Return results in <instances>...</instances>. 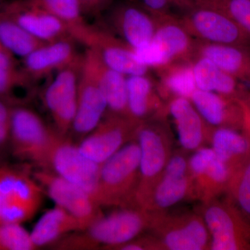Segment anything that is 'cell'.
<instances>
[{
    "mask_svg": "<svg viewBox=\"0 0 250 250\" xmlns=\"http://www.w3.org/2000/svg\"><path fill=\"white\" fill-rule=\"evenodd\" d=\"M118 208L103 214L88 228L70 233L51 247L61 250H113L149 229L151 212L134 207Z\"/></svg>",
    "mask_w": 250,
    "mask_h": 250,
    "instance_id": "obj_1",
    "label": "cell"
},
{
    "mask_svg": "<svg viewBox=\"0 0 250 250\" xmlns=\"http://www.w3.org/2000/svg\"><path fill=\"white\" fill-rule=\"evenodd\" d=\"M166 118L159 117L143 122L136 135L141 154L135 206L145 210L172 154Z\"/></svg>",
    "mask_w": 250,
    "mask_h": 250,
    "instance_id": "obj_2",
    "label": "cell"
},
{
    "mask_svg": "<svg viewBox=\"0 0 250 250\" xmlns=\"http://www.w3.org/2000/svg\"><path fill=\"white\" fill-rule=\"evenodd\" d=\"M140 154L139 143L134 140L102 164L97 197L102 207H136Z\"/></svg>",
    "mask_w": 250,
    "mask_h": 250,
    "instance_id": "obj_3",
    "label": "cell"
},
{
    "mask_svg": "<svg viewBox=\"0 0 250 250\" xmlns=\"http://www.w3.org/2000/svg\"><path fill=\"white\" fill-rule=\"evenodd\" d=\"M44 193L33 174L14 166H0V224L29 221L40 209Z\"/></svg>",
    "mask_w": 250,
    "mask_h": 250,
    "instance_id": "obj_4",
    "label": "cell"
},
{
    "mask_svg": "<svg viewBox=\"0 0 250 250\" xmlns=\"http://www.w3.org/2000/svg\"><path fill=\"white\" fill-rule=\"evenodd\" d=\"M57 134L30 108L18 105L13 107L9 146L15 157L39 169H47Z\"/></svg>",
    "mask_w": 250,
    "mask_h": 250,
    "instance_id": "obj_5",
    "label": "cell"
},
{
    "mask_svg": "<svg viewBox=\"0 0 250 250\" xmlns=\"http://www.w3.org/2000/svg\"><path fill=\"white\" fill-rule=\"evenodd\" d=\"M159 250H210V238L201 214L152 213L149 229Z\"/></svg>",
    "mask_w": 250,
    "mask_h": 250,
    "instance_id": "obj_6",
    "label": "cell"
},
{
    "mask_svg": "<svg viewBox=\"0 0 250 250\" xmlns=\"http://www.w3.org/2000/svg\"><path fill=\"white\" fill-rule=\"evenodd\" d=\"M154 18L156 29L152 40L134 50L137 60L154 69L176 61H192L195 40L184 29L179 17L172 14Z\"/></svg>",
    "mask_w": 250,
    "mask_h": 250,
    "instance_id": "obj_7",
    "label": "cell"
},
{
    "mask_svg": "<svg viewBox=\"0 0 250 250\" xmlns=\"http://www.w3.org/2000/svg\"><path fill=\"white\" fill-rule=\"evenodd\" d=\"M202 215L211 250H250V223L229 199L203 204Z\"/></svg>",
    "mask_w": 250,
    "mask_h": 250,
    "instance_id": "obj_8",
    "label": "cell"
},
{
    "mask_svg": "<svg viewBox=\"0 0 250 250\" xmlns=\"http://www.w3.org/2000/svg\"><path fill=\"white\" fill-rule=\"evenodd\" d=\"M179 19L195 40L250 49V36L231 18L217 10L195 6L184 12Z\"/></svg>",
    "mask_w": 250,
    "mask_h": 250,
    "instance_id": "obj_9",
    "label": "cell"
},
{
    "mask_svg": "<svg viewBox=\"0 0 250 250\" xmlns=\"http://www.w3.org/2000/svg\"><path fill=\"white\" fill-rule=\"evenodd\" d=\"M141 123L129 117L106 112L98 126L77 146L85 157L102 165L125 145L136 140Z\"/></svg>",
    "mask_w": 250,
    "mask_h": 250,
    "instance_id": "obj_10",
    "label": "cell"
},
{
    "mask_svg": "<svg viewBox=\"0 0 250 250\" xmlns=\"http://www.w3.org/2000/svg\"><path fill=\"white\" fill-rule=\"evenodd\" d=\"M67 136L57 134L49 154L47 170L82 188L97 201L101 165L85 157L77 143Z\"/></svg>",
    "mask_w": 250,
    "mask_h": 250,
    "instance_id": "obj_11",
    "label": "cell"
},
{
    "mask_svg": "<svg viewBox=\"0 0 250 250\" xmlns=\"http://www.w3.org/2000/svg\"><path fill=\"white\" fill-rule=\"evenodd\" d=\"M33 176L56 205L80 220L83 230L104 214L101 206L88 192L52 170L39 169Z\"/></svg>",
    "mask_w": 250,
    "mask_h": 250,
    "instance_id": "obj_12",
    "label": "cell"
},
{
    "mask_svg": "<svg viewBox=\"0 0 250 250\" xmlns=\"http://www.w3.org/2000/svg\"><path fill=\"white\" fill-rule=\"evenodd\" d=\"M184 152H172L146 207L147 211H166L184 200H196L189 157Z\"/></svg>",
    "mask_w": 250,
    "mask_h": 250,
    "instance_id": "obj_13",
    "label": "cell"
},
{
    "mask_svg": "<svg viewBox=\"0 0 250 250\" xmlns=\"http://www.w3.org/2000/svg\"><path fill=\"white\" fill-rule=\"evenodd\" d=\"M82 64L59 70L44 95V102L53 120L55 130L62 136H67L71 131L76 114Z\"/></svg>",
    "mask_w": 250,
    "mask_h": 250,
    "instance_id": "obj_14",
    "label": "cell"
},
{
    "mask_svg": "<svg viewBox=\"0 0 250 250\" xmlns=\"http://www.w3.org/2000/svg\"><path fill=\"white\" fill-rule=\"evenodd\" d=\"M73 39L95 49L108 67L125 76L147 75L149 67L137 60L134 49L105 31L86 24L74 34Z\"/></svg>",
    "mask_w": 250,
    "mask_h": 250,
    "instance_id": "obj_15",
    "label": "cell"
},
{
    "mask_svg": "<svg viewBox=\"0 0 250 250\" xmlns=\"http://www.w3.org/2000/svg\"><path fill=\"white\" fill-rule=\"evenodd\" d=\"M195 198L205 204L218 199L228 190L230 172L212 148L202 147L188 159Z\"/></svg>",
    "mask_w": 250,
    "mask_h": 250,
    "instance_id": "obj_16",
    "label": "cell"
},
{
    "mask_svg": "<svg viewBox=\"0 0 250 250\" xmlns=\"http://www.w3.org/2000/svg\"><path fill=\"white\" fill-rule=\"evenodd\" d=\"M107 110L103 90L93 77L81 67L76 114L70 131L80 141L98 126Z\"/></svg>",
    "mask_w": 250,
    "mask_h": 250,
    "instance_id": "obj_17",
    "label": "cell"
},
{
    "mask_svg": "<svg viewBox=\"0 0 250 250\" xmlns=\"http://www.w3.org/2000/svg\"><path fill=\"white\" fill-rule=\"evenodd\" d=\"M110 20L121 40L134 50L147 45L155 34V18L139 4L119 3L112 10Z\"/></svg>",
    "mask_w": 250,
    "mask_h": 250,
    "instance_id": "obj_18",
    "label": "cell"
},
{
    "mask_svg": "<svg viewBox=\"0 0 250 250\" xmlns=\"http://www.w3.org/2000/svg\"><path fill=\"white\" fill-rule=\"evenodd\" d=\"M82 67L96 81L103 90L109 113L128 116L126 76L108 67L95 49L85 50Z\"/></svg>",
    "mask_w": 250,
    "mask_h": 250,
    "instance_id": "obj_19",
    "label": "cell"
},
{
    "mask_svg": "<svg viewBox=\"0 0 250 250\" xmlns=\"http://www.w3.org/2000/svg\"><path fill=\"white\" fill-rule=\"evenodd\" d=\"M4 11L31 35L47 43L72 38L66 23L27 1L10 5Z\"/></svg>",
    "mask_w": 250,
    "mask_h": 250,
    "instance_id": "obj_20",
    "label": "cell"
},
{
    "mask_svg": "<svg viewBox=\"0 0 250 250\" xmlns=\"http://www.w3.org/2000/svg\"><path fill=\"white\" fill-rule=\"evenodd\" d=\"M167 106L184 151L195 152L210 143L213 126L206 123L189 99L172 98L167 102Z\"/></svg>",
    "mask_w": 250,
    "mask_h": 250,
    "instance_id": "obj_21",
    "label": "cell"
},
{
    "mask_svg": "<svg viewBox=\"0 0 250 250\" xmlns=\"http://www.w3.org/2000/svg\"><path fill=\"white\" fill-rule=\"evenodd\" d=\"M72 38L46 44L23 59L22 70L29 80L45 77L55 70L82 63Z\"/></svg>",
    "mask_w": 250,
    "mask_h": 250,
    "instance_id": "obj_22",
    "label": "cell"
},
{
    "mask_svg": "<svg viewBox=\"0 0 250 250\" xmlns=\"http://www.w3.org/2000/svg\"><path fill=\"white\" fill-rule=\"evenodd\" d=\"M190 100L210 126L242 130L243 113L240 99L197 89Z\"/></svg>",
    "mask_w": 250,
    "mask_h": 250,
    "instance_id": "obj_23",
    "label": "cell"
},
{
    "mask_svg": "<svg viewBox=\"0 0 250 250\" xmlns=\"http://www.w3.org/2000/svg\"><path fill=\"white\" fill-rule=\"evenodd\" d=\"M128 116L143 123L159 117H166L167 103L156 89V84L147 75L126 77Z\"/></svg>",
    "mask_w": 250,
    "mask_h": 250,
    "instance_id": "obj_24",
    "label": "cell"
},
{
    "mask_svg": "<svg viewBox=\"0 0 250 250\" xmlns=\"http://www.w3.org/2000/svg\"><path fill=\"white\" fill-rule=\"evenodd\" d=\"M195 57H206L236 80L250 83V49L195 40Z\"/></svg>",
    "mask_w": 250,
    "mask_h": 250,
    "instance_id": "obj_25",
    "label": "cell"
},
{
    "mask_svg": "<svg viewBox=\"0 0 250 250\" xmlns=\"http://www.w3.org/2000/svg\"><path fill=\"white\" fill-rule=\"evenodd\" d=\"M154 70L159 77L156 89L166 103L174 98L190 100L197 89L192 61H176Z\"/></svg>",
    "mask_w": 250,
    "mask_h": 250,
    "instance_id": "obj_26",
    "label": "cell"
},
{
    "mask_svg": "<svg viewBox=\"0 0 250 250\" xmlns=\"http://www.w3.org/2000/svg\"><path fill=\"white\" fill-rule=\"evenodd\" d=\"M83 230L78 219L55 205L41 217L31 230L30 236L37 250L51 247L67 235Z\"/></svg>",
    "mask_w": 250,
    "mask_h": 250,
    "instance_id": "obj_27",
    "label": "cell"
},
{
    "mask_svg": "<svg viewBox=\"0 0 250 250\" xmlns=\"http://www.w3.org/2000/svg\"><path fill=\"white\" fill-rule=\"evenodd\" d=\"M210 143L215 155L228 167L230 174L250 160V139L244 133L213 126Z\"/></svg>",
    "mask_w": 250,
    "mask_h": 250,
    "instance_id": "obj_28",
    "label": "cell"
},
{
    "mask_svg": "<svg viewBox=\"0 0 250 250\" xmlns=\"http://www.w3.org/2000/svg\"><path fill=\"white\" fill-rule=\"evenodd\" d=\"M192 62L197 89L213 92L229 98H244L238 80L209 59L195 57Z\"/></svg>",
    "mask_w": 250,
    "mask_h": 250,
    "instance_id": "obj_29",
    "label": "cell"
},
{
    "mask_svg": "<svg viewBox=\"0 0 250 250\" xmlns=\"http://www.w3.org/2000/svg\"><path fill=\"white\" fill-rule=\"evenodd\" d=\"M0 43L11 55L22 59L47 44L31 35L4 11L0 13Z\"/></svg>",
    "mask_w": 250,
    "mask_h": 250,
    "instance_id": "obj_30",
    "label": "cell"
},
{
    "mask_svg": "<svg viewBox=\"0 0 250 250\" xmlns=\"http://www.w3.org/2000/svg\"><path fill=\"white\" fill-rule=\"evenodd\" d=\"M29 79L23 70L16 67L14 56L0 49V99L14 105L15 89L27 85Z\"/></svg>",
    "mask_w": 250,
    "mask_h": 250,
    "instance_id": "obj_31",
    "label": "cell"
},
{
    "mask_svg": "<svg viewBox=\"0 0 250 250\" xmlns=\"http://www.w3.org/2000/svg\"><path fill=\"white\" fill-rule=\"evenodd\" d=\"M27 1L66 23L70 27V35L78 28L85 24L78 0H27Z\"/></svg>",
    "mask_w": 250,
    "mask_h": 250,
    "instance_id": "obj_32",
    "label": "cell"
},
{
    "mask_svg": "<svg viewBox=\"0 0 250 250\" xmlns=\"http://www.w3.org/2000/svg\"><path fill=\"white\" fill-rule=\"evenodd\" d=\"M195 6L217 10L231 18L250 36V0H193Z\"/></svg>",
    "mask_w": 250,
    "mask_h": 250,
    "instance_id": "obj_33",
    "label": "cell"
},
{
    "mask_svg": "<svg viewBox=\"0 0 250 250\" xmlns=\"http://www.w3.org/2000/svg\"><path fill=\"white\" fill-rule=\"evenodd\" d=\"M229 199L246 216H250V160L230 174Z\"/></svg>",
    "mask_w": 250,
    "mask_h": 250,
    "instance_id": "obj_34",
    "label": "cell"
},
{
    "mask_svg": "<svg viewBox=\"0 0 250 250\" xmlns=\"http://www.w3.org/2000/svg\"><path fill=\"white\" fill-rule=\"evenodd\" d=\"M30 232L21 224H0V250H34Z\"/></svg>",
    "mask_w": 250,
    "mask_h": 250,
    "instance_id": "obj_35",
    "label": "cell"
},
{
    "mask_svg": "<svg viewBox=\"0 0 250 250\" xmlns=\"http://www.w3.org/2000/svg\"><path fill=\"white\" fill-rule=\"evenodd\" d=\"M83 14H96L111 4L112 0H78Z\"/></svg>",
    "mask_w": 250,
    "mask_h": 250,
    "instance_id": "obj_36",
    "label": "cell"
},
{
    "mask_svg": "<svg viewBox=\"0 0 250 250\" xmlns=\"http://www.w3.org/2000/svg\"><path fill=\"white\" fill-rule=\"evenodd\" d=\"M169 1H170L172 6L182 10L184 12L188 11L195 6L193 0H169Z\"/></svg>",
    "mask_w": 250,
    "mask_h": 250,
    "instance_id": "obj_37",
    "label": "cell"
},
{
    "mask_svg": "<svg viewBox=\"0 0 250 250\" xmlns=\"http://www.w3.org/2000/svg\"><path fill=\"white\" fill-rule=\"evenodd\" d=\"M240 103L243 109V119L250 123V96L240 99Z\"/></svg>",
    "mask_w": 250,
    "mask_h": 250,
    "instance_id": "obj_38",
    "label": "cell"
},
{
    "mask_svg": "<svg viewBox=\"0 0 250 250\" xmlns=\"http://www.w3.org/2000/svg\"><path fill=\"white\" fill-rule=\"evenodd\" d=\"M244 120V121H243L242 131H243V133H244L250 139V123L249 121H246V120Z\"/></svg>",
    "mask_w": 250,
    "mask_h": 250,
    "instance_id": "obj_39",
    "label": "cell"
},
{
    "mask_svg": "<svg viewBox=\"0 0 250 250\" xmlns=\"http://www.w3.org/2000/svg\"><path fill=\"white\" fill-rule=\"evenodd\" d=\"M0 49H4V48H3L2 46H1V43H0ZM4 50H5V49H4Z\"/></svg>",
    "mask_w": 250,
    "mask_h": 250,
    "instance_id": "obj_40",
    "label": "cell"
}]
</instances>
